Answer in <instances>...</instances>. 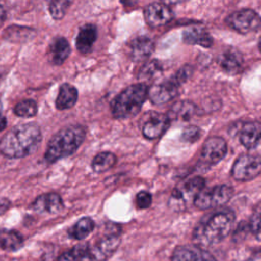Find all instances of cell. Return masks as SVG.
Returning <instances> with one entry per match:
<instances>
[{"mask_svg":"<svg viewBox=\"0 0 261 261\" xmlns=\"http://www.w3.org/2000/svg\"><path fill=\"white\" fill-rule=\"evenodd\" d=\"M23 246L22 236L13 229H0V249L15 252Z\"/></svg>","mask_w":261,"mask_h":261,"instance_id":"cb8c5ba5","label":"cell"},{"mask_svg":"<svg viewBox=\"0 0 261 261\" xmlns=\"http://www.w3.org/2000/svg\"><path fill=\"white\" fill-rule=\"evenodd\" d=\"M94 220L91 217H83L68 229V236L73 240L83 241L94 230Z\"/></svg>","mask_w":261,"mask_h":261,"instance_id":"d4e9b609","label":"cell"},{"mask_svg":"<svg viewBox=\"0 0 261 261\" xmlns=\"http://www.w3.org/2000/svg\"><path fill=\"white\" fill-rule=\"evenodd\" d=\"M13 111L17 116H20V117H24V118L33 117L37 114L38 106L36 101L32 99H27L18 102L14 106Z\"/></svg>","mask_w":261,"mask_h":261,"instance_id":"f1b7e54d","label":"cell"},{"mask_svg":"<svg viewBox=\"0 0 261 261\" xmlns=\"http://www.w3.org/2000/svg\"><path fill=\"white\" fill-rule=\"evenodd\" d=\"M97 39V28L93 23H86L81 27L75 39V47L82 54L91 52Z\"/></svg>","mask_w":261,"mask_h":261,"instance_id":"d6986e66","label":"cell"},{"mask_svg":"<svg viewBox=\"0 0 261 261\" xmlns=\"http://www.w3.org/2000/svg\"><path fill=\"white\" fill-rule=\"evenodd\" d=\"M116 162V157L111 152L98 153L92 160V168L95 172H104L110 169Z\"/></svg>","mask_w":261,"mask_h":261,"instance_id":"4316f807","label":"cell"},{"mask_svg":"<svg viewBox=\"0 0 261 261\" xmlns=\"http://www.w3.org/2000/svg\"><path fill=\"white\" fill-rule=\"evenodd\" d=\"M162 72V64L158 60L147 62L139 71V79L142 81L152 80Z\"/></svg>","mask_w":261,"mask_h":261,"instance_id":"f546056e","label":"cell"},{"mask_svg":"<svg viewBox=\"0 0 261 261\" xmlns=\"http://www.w3.org/2000/svg\"><path fill=\"white\" fill-rule=\"evenodd\" d=\"M205 179L201 176H195L190 179H187L172 191L168 206L175 211H184L189 205L194 202L197 195L204 189Z\"/></svg>","mask_w":261,"mask_h":261,"instance_id":"8992f818","label":"cell"},{"mask_svg":"<svg viewBox=\"0 0 261 261\" xmlns=\"http://www.w3.org/2000/svg\"><path fill=\"white\" fill-rule=\"evenodd\" d=\"M201 137V129L196 125H188L184 128L181 134V139L188 143H194L198 141Z\"/></svg>","mask_w":261,"mask_h":261,"instance_id":"d6a6232c","label":"cell"},{"mask_svg":"<svg viewBox=\"0 0 261 261\" xmlns=\"http://www.w3.org/2000/svg\"><path fill=\"white\" fill-rule=\"evenodd\" d=\"M227 153V145L224 139L220 137L208 138L202 147L198 160V168L207 170L220 162Z\"/></svg>","mask_w":261,"mask_h":261,"instance_id":"ba28073f","label":"cell"},{"mask_svg":"<svg viewBox=\"0 0 261 261\" xmlns=\"http://www.w3.org/2000/svg\"><path fill=\"white\" fill-rule=\"evenodd\" d=\"M261 171V158L258 155H240L231 168V175L234 179L245 181L251 180L259 175Z\"/></svg>","mask_w":261,"mask_h":261,"instance_id":"30bf717a","label":"cell"},{"mask_svg":"<svg viewBox=\"0 0 261 261\" xmlns=\"http://www.w3.org/2000/svg\"><path fill=\"white\" fill-rule=\"evenodd\" d=\"M5 19V9L2 5H0V25L3 23Z\"/></svg>","mask_w":261,"mask_h":261,"instance_id":"8d00e7d4","label":"cell"},{"mask_svg":"<svg viewBox=\"0 0 261 261\" xmlns=\"http://www.w3.org/2000/svg\"><path fill=\"white\" fill-rule=\"evenodd\" d=\"M182 40L187 44L199 45L202 47L209 48L213 44V38L204 29L199 27L189 28L182 33Z\"/></svg>","mask_w":261,"mask_h":261,"instance_id":"44dd1931","label":"cell"},{"mask_svg":"<svg viewBox=\"0 0 261 261\" xmlns=\"http://www.w3.org/2000/svg\"><path fill=\"white\" fill-rule=\"evenodd\" d=\"M154 51V42L146 36L135 38L129 44V56L134 61L147 59Z\"/></svg>","mask_w":261,"mask_h":261,"instance_id":"e0dca14e","label":"cell"},{"mask_svg":"<svg viewBox=\"0 0 261 261\" xmlns=\"http://www.w3.org/2000/svg\"><path fill=\"white\" fill-rule=\"evenodd\" d=\"M136 204L139 209H147L152 204V195L147 191H141L137 194Z\"/></svg>","mask_w":261,"mask_h":261,"instance_id":"836d02e7","label":"cell"},{"mask_svg":"<svg viewBox=\"0 0 261 261\" xmlns=\"http://www.w3.org/2000/svg\"><path fill=\"white\" fill-rule=\"evenodd\" d=\"M248 227L251 232L255 236V238L259 241L260 240V207L259 205L256 206L250 221L248 223Z\"/></svg>","mask_w":261,"mask_h":261,"instance_id":"1f68e13d","label":"cell"},{"mask_svg":"<svg viewBox=\"0 0 261 261\" xmlns=\"http://www.w3.org/2000/svg\"><path fill=\"white\" fill-rule=\"evenodd\" d=\"M261 125L259 122H246L240 128L239 137L241 144L247 149L256 148L260 141Z\"/></svg>","mask_w":261,"mask_h":261,"instance_id":"ffe728a7","label":"cell"},{"mask_svg":"<svg viewBox=\"0 0 261 261\" xmlns=\"http://www.w3.org/2000/svg\"><path fill=\"white\" fill-rule=\"evenodd\" d=\"M170 261H217V260L209 251L197 245H180L173 250Z\"/></svg>","mask_w":261,"mask_h":261,"instance_id":"7c38bea8","label":"cell"},{"mask_svg":"<svg viewBox=\"0 0 261 261\" xmlns=\"http://www.w3.org/2000/svg\"><path fill=\"white\" fill-rule=\"evenodd\" d=\"M170 122L166 114L151 112L146 116V120L143 123V135L149 140L158 139L168 128Z\"/></svg>","mask_w":261,"mask_h":261,"instance_id":"4fadbf2b","label":"cell"},{"mask_svg":"<svg viewBox=\"0 0 261 261\" xmlns=\"http://www.w3.org/2000/svg\"><path fill=\"white\" fill-rule=\"evenodd\" d=\"M6 125H7L6 117H5L2 113H0V132H2L3 129H5Z\"/></svg>","mask_w":261,"mask_h":261,"instance_id":"d590c367","label":"cell"},{"mask_svg":"<svg viewBox=\"0 0 261 261\" xmlns=\"http://www.w3.org/2000/svg\"><path fill=\"white\" fill-rule=\"evenodd\" d=\"M70 4H71V1H65V0L51 1L49 3V12L54 19H61L64 16Z\"/></svg>","mask_w":261,"mask_h":261,"instance_id":"4dcf8cb0","label":"cell"},{"mask_svg":"<svg viewBox=\"0 0 261 261\" xmlns=\"http://www.w3.org/2000/svg\"><path fill=\"white\" fill-rule=\"evenodd\" d=\"M180 87L181 84L172 75L164 82L154 85L148 91V97L153 104H166L178 95Z\"/></svg>","mask_w":261,"mask_h":261,"instance_id":"8fae6325","label":"cell"},{"mask_svg":"<svg viewBox=\"0 0 261 261\" xmlns=\"http://www.w3.org/2000/svg\"><path fill=\"white\" fill-rule=\"evenodd\" d=\"M61 197L56 193H47L39 196L32 204V209L40 214H56L63 209Z\"/></svg>","mask_w":261,"mask_h":261,"instance_id":"9a60e30c","label":"cell"},{"mask_svg":"<svg viewBox=\"0 0 261 261\" xmlns=\"http://www.w3.org/2000/svg\"><path fill=\"white\" fill-rule=\"evenodd\" d=\"M121 242V229L116 224L107 227L105 233L92 246L82 261H106L117 250Z\"/></svg>","mask_w":261,"mask_h":261,"instance_id":"5b68a950","label":"cell"},{"mask_svg":"<svg viewBox=\"0 0 261 261\" xmlns=\"http://www.w3.org/2000/svg\"><path fill=\"white\" fill-rule=\"evenodd\" d=\"M226 23L240 34L255 32L260 28L259 14L250 8H243L233 11L226 17Z\"/></svg>","mask_w":261,"mask_h":261,"instance_id":"9c48e42d","label":"cell"},{"mask_svg":"<svg viewBox=\"0 0 261 261\" xmlns=\"http://www.w3.org/2000/svg\"><path fill=\"white\" fill-rule=\"evenodd\" d=\"M243 55L237 49H227L218 57L220 68L229 74L238 73L243 67Z\"/></svg>","mask_w":261,"mask_h":261,"instance_id":"ac0fdd59","label":"cell"},{"mask_svg":"<svg viewBox=\"0 0 261 261\" xmlns=\"http://www.w3.org/2000/svg\"><path fill=\"white\" fill-rule=\"evenodd\" d=\"M236 215L232 210L224 209L203 217L193 231L195 245L209 248L222 242L231 231Z\"/></svg>","mask_w":261,"mask_h":261,"instance_id":"6da1fadb","label":"cell"},{"mask_svg":"<svg viewBox=\"0 0 261 261\" xmlns=\"http://www.w3.org/2000/svg\"><path fill=\"white\" fill-rule=\"evenodd\" d=\"M85 138L86 128L83 125L74 124L63 127L49 141L44 155L46 162L54 163L73 154L82 145Z\"/></svg>","mask_w":261,"mask_h":261,"instance_id":"3957f363","label":"cell"},{"mask_svg":"<svg viewBox=\"0 0 261 261\" xmlns=\"http://www.w3.org/2000/svg\"><path fill=\"white\" fill-rule=\"evenodd\" d=\"M0 113H2V104L0 102Z\"/></svg>","mask_w":261,"mask_h":261,"instance_id":"74e56055","label":"cell"},{"mask_svg":"<svg viewBox=\"0 0 261 261\" xmlns=\"http://www.w3.org/2000/svg\"><path fill=\"white\" fill-rule=\"evenodd\" d=\"M77 90L70 84H62L59 88V93L57 95L55 105L59 110L69 109L73 107L77 101Z\"/></svg>","mask_w":261,"mask_h":261,"instance_id":"7402d4cb","label":"cell"},{"mask_svg":"<svg viewBox=\"0 0 261 261\" xmlns=\"http://www.w3.org/2000/svg\"><path fill=\"white\" fill-rule=\"evenodd\" d=\"M197 107L191 101H178L174 103L166 114L169 120H190L196 114Z\"/></svg>","mask_w":261,"mask_h":261,"instance_id":"603a6c76","label":"cell"},{"mask_svg":"<svg viewBox=\"0 0 261 261\" xmlns=\"http://www.w3.org/2000/svg\"><path fill=\"white\" fill-rule=\"evenodd\" d=\"M146 22L152 27L157 28L163 25L171 20L173 12L170 7L162 2L150 3L144 11Z\"/></svg>","mask_w":261,"mask_h":261,"instance_id":"5bb4252c","label":"cell"},{"mask_svg":"<svg viewBox=\"0 0 261 261\" xmlns=\"http://www.w3.org/2000/svg\"><path fill=\"white\" fill-rule=\"evenodd\" d=\"M70 54V45L63 37L52 40L48 47V59L53 65H61Z\"/></svg>","mask_w":261,"mask_h":261,"instance_id":"2e32d148","label":"cell"},{"mask_svg":"<svg viewBox=\"0 0 261 261\" xmlns=\"http://www.w3.org/2000/svg\"><path fill=\"white\" fill-rule=\"evenodd\" d=\"M233 195V189L228 185H218L202 190L195 198L193 204L200 210L216 208L227 203Z\"/></svg>","mask_w":261,"mask_h":261,"instance_id":"52a82bcc","label":"cell"},{"mask_svg":"<svg viewBox=\"0 0 261 261\" xmlns=\"http://www.w3.org/2000/svg\"><path fill=\"white\" fill-rule=\"evenodd\" d=\"M8 206H9V202L7 200L4 199L0 201V214H2L8 208Z\"/></svg>","mask_w":261,"mask_h":261,"instance_id":"e575fe53","label":"cell"},{"mask_svg":"<svg viewBox=\"0 0 261 261\" xmlns=\"http://www.w3.org/2000/svg\"><path fill=\"white\" fill-rule=\"evenodd\" d=\"M35 36V31L27 28V27H19V25H11L8 27L3 37L10 41V42H25L32 39Z\"/></svg>","mask_w":261,"mask_h":261,"instance_id":"484cf974","label":"cell"},{"mask_svg":"<svg viewBox=\"0 0 261 261\" xmlns=\"http://www.w3.org/2000/svg\"><path fill=\"white\" fill-rule=\"evenodd\" d=\"M148 87L144 83L135 84L119 93L111 102L112 115L117 119L129 118L138 114L148 98Z\"/></svg>","mask_w":261,"mask_h":261,"instance_id":"277c9868","label":"cell"},{"mask_svg":"<svg viewBox=\"0 0 261 261\" xmlns=\"http://www.w3.org/2000/svg\"><path fill=\"white\" fill-rule=\"evenodd\" d=\"M42 141V133L36 123L18 124L0 141V152L8 158H22L33 154Z\"/></svg>","mask_w":261,"mask_h":261,"instance_id":"7a4b0ae2","label":"cell"},{"mask_svg":"<svg viewBox=\"0 0 261 261\" xmlns=\"http://www.w3.org/2000/svg\"><path fill=\"white\" fill-rule=\"evenodd\" d=\"M90 244L88 242H82L73 246L71 249L63 252L57 261H82L86 256Z\"/></svg>","mask_w":261,"mask_h":261,"instance_id":"83f0119b","label":"cell"}]
</instances>
